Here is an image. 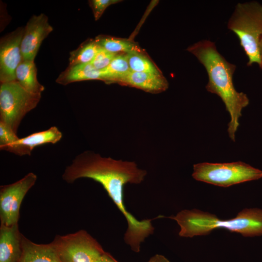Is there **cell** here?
<instances>
[{"mask_svg":"<svg viewBox=\"0 0 262 262\" xmlns=\"http://www.w3.org/2000/svg\"><path fill=\"white\" fill-rule=\"evenodd\" d=\"M147 174L134 162L103 157L87 150L77 155L66 166L62 178L67 183L81 178L91 179L99 183L127 220L125 243L134 252H139L141 244L153 233L154 228L151 220H138L127 211L124 203V187L128 183H141Z\"/></svg>","mask_w":262,"mask_h":262,"instance_id":"obj_1","label":"cell"},{"mask_svg":"<svg viewBox=\"0 0 262 262\" xmlns=\"http://www.w3.org/2000/svg\"><path fill=\"white\" fill-rule=\"evenodd\" d=\"M187 50L197 58L206 70L208 82L205 88L207 91L217 95L224 102L230 117L228 128L229 136L234 142L242 111L249 103L247 95L238 92L234 86L233 76L236 66L227 61L218 51L215 43L210 40L199 41Z\"/></svg>","mask_w":262,"mask_h":262,"instance_id":"obj_2","label":"cell"},{"mask_svg":"<svg viewBox=\"0 0 262 262\" xmlns=\"http://www.w3.org/2000/svg\"><path fill=\"white\" fill-rule=\"evenodd\" d=\"M180 226L183 237L208 235L215 229H223L244 237L262 235V209H244L232 219L222 220L215 215L197 209L183 210L169 217Z\"/></svg>","mask_w":262,"mask_h":262,"instance_id":"obj_3","label":"cell"},{"mask_svg":"<svg viewBox=\"0 0 262 262\" xmlns=\"http://www.w3.org/2000/svg\"><path fill=\"white\" fill-rule=\"evenodd\" d=\"M229 29L238 36L248 58L247 65H262L259 43L262 37V5L256 1L238 3L228 23Z\"/></svg>","mask_w":262,"mask_h":262,"instance_id":"obj_4","label":"cell"},{"mask_svg":"<svg viewBox=\"0 0 262 262\" xmlns=\"http://www.w3.org/2000/svg\"><path fill=\"white\" fill-rule=\"evenodd\" d=\"M193 178L220 187L230 186L262 178V171L239 161L226 163H202L193 165Z\"/></svg>","mask_w":262,"mask_h":262,"instance_id":"obj_5","label":"cell"},{"mask_svg":"<svg viewBox=\"0 0 262 262\" xmlns=\"http://www.w3.org/2000/svg\"><path fill=\"white\" fill-rule=\"evenodd\" d=\"M41 98V94L29 92L16 81L0 84V122L17 133L21 121Z\"/></svg>","mask_w":262,"mask_h":262,"instance_id":"obj_6","label":"cell"},{"mask_svg":"<svg viewBox=\"0 0 262 262\" xmlns=\"http://www.w3.org/2000/svg\"><path fill=\"white\" fill-rule=\"evenodd\" d=\"M51 243L61 262H96L105 252L98 241L82 229L57 235Z\"/></svg>","mask_w":262,"mask_h":262,"instance_id":"obj_7","label":"cell"},{"mask_svg":"<svg viewBox=\"0 0 262 262\" xmlns=\"http://www.w3.org/2000/svg\"><path fill=\"white\" fill-rule=\"evenodd\" d=\"M37 179L34 173L30 172L13 183L0 186V225L10 226L18 224L22 200Z\"/></svg>","mask_w":262,"mask_h":262,"instance_id":"obj_8","label":"cell"},{"mask_svg":"<svg viewBox=\"0 0 262 262\" xmlns=\"http://www.w3.org/2000/svg\"><path fill=\"white\" fill-rule=\"evenodd\" d=\"M22 27L2 37L0 41V84L16 81V69L22 60L21 42Z\"/></svg>","mask_w":262,"mask_h":262,"instance_id":"obj_9","label":"cell"},{"mask_svg":"<svg viewBox=\"0 0 262 262\" xmlns=\"http://www.w3.org/2000/svg\"><path fill=\"white\" fill-rule=\"evenodd\" d=\"M52 31L45 14L33 16L24 29L21 42L22 60L34 61L42 41Z\"/></svg>","mask_w":262,"mask_h":262,"instance_id":"obj_10","label":"cell"},{"mask_svg":"<svg viewBox=\"0 0 262 262\" xmlns=\"http://www.w3.org/2000/svg\"><path fill=\"white\" fill-rule=\"evenodd\" d=\"M62 133L56 126L19 138L13 143L0 149L19 156L30 155L36 147L46 144H56L62 138Z\"/></svg>","mask_w":262,"mask_h":262,"instance_id":"obj_11","label":"cell"},{"mask_svg":"<svg viewBox=\"0 0 262 262\" xmlns=\"http://www.w3.org/2000/svg\"><path fill=\"white\" fill-rule=\"evenodd\" d=\"M22 236L18 224L0 225V262H18L22 252Z\"/></svg>","mask_w":262,"mask_h":262,"instance_id":"obj_12","label":"cell"},{"mask_svg":"<svg viewBox=\"0 0 262 262\" xmlns=\"http://www.w3.org/2000/svg\"><path fill=\"white\" fill-rule=\"evenodd\" d=\"M117 83L152 93L162 92L168 87V83L162 74L132 71L121 78Z\"/></svg>","mask_w":262,"mask_h":262,"instance_id":"obj_13","label":"cell"},{"mask_svg":"<svg viewBox=\"0 0 262 262\" xmlns=\"http://www.w3.org/2000/svg\"><path fill=\"white\" fill-rule=\"evenodd\" d=\"M22 246L18 262H61L51 243L36 244L23 235Z\"/></svg>","mask_w":262,"mask_h":262,"instance_id":"obj_14","label":"cell"},{"mask_svg":"<svg viewBox=\"0 0 262 262\" xmlns=\"http://www.w3.org/2000/svg\"><path fill=\"white\" fill-rule=\"evenodd\" d=\"M103 81L101 70L96 69L91 63L69 66L57 78L58 83L66 85L70 83L87 80Z\"/></svg>","mask_w":262,"mask_h":262,"instance_id":"obj_15","label":"cell"},{"mask_svg":"<svg viewBox=\"0 0 262 262\" xmlns=\"http://www.w3.org/2000/svg\"><path fill=\"white\" fill-rule=\"evenodd\" d=\"M16 81L31 93L41 94L45 89L37 80L34 61L22 60L16 69Z\"/></svg>","mask_w":262,"mask_h":262,"instance_id":"obj_16","label":"cell"},{"mask_svg":"<svg viewBox=\"0 0 262 262\" xmlns=\"http://www.w3.org/2000/svg\"><path fill=\"white\" fill-rule=\"evenodd\" d=\"M95 40L101 48L110 52L117 54L144 53L137 44L130 40L104 35L98 36Z\"/></svg>","mask_w":262,"mask_h":262,"instance_id":"obj_17","label":"cell"},{"mask_svg":"<svg viewBox=\"0 0 262 262\" xmlns=\"http://www.w3.org/2000/svg\"><path fill=\"white\" fill-rule=\"evenodd\" d=\"M101 71L103 81L107 83L117 82L121 78L131 71L127 53L118 54L109 65Z\"/></svg>","mask_w":262,"mask_h":262,"instance_id":"obj_18","label":"cell"},{"mask_svg":"<svg viewBox=\"0 0 262 262\" xmlns=\"http://www.w3.org/2000/svg\"><path fill=\"white\" fill-rule=\"evenodd\" d=\"M100 49V47L95 40L83 42L70 53L69 66L90 63Z\"/></svg>","mask_w":262,"mask_h":262,"instance_id":"obj_19","label":"cell"},{"mask_svg":"<svg viewBox=\"0 0 262 262\" xmlns=\"http://www.w3.org/2000/svg\"><path fill=\"white\" fill-rule=\"evenodd\" d=\"M127 57L131 71L162 75L161 72L144 53H127Z\"/></svg>","mask_w":262,"mask_h":262,"instance_id":"obj_20","label":"cell"},{"mask_svg":"<svg viewBox=\"0 0 262 262\" xmlns=\"http://www.w3.org/2000/svg\"><path fill=\"white\" fill-rule=\"evenodd\" d=\"M118 54L108 51L100 47L90 63L96 69L102 70L106 68Z\"/></svg>","mask_w":262,"mask_h":262,"instance_id":"obj_21","label":"cell"},{"mask_svg":"<svg viewBox=\"0 0 262 262\" xmlns=\"http://www.w3.org/2000/svg\"><path fill=\"white\" fill-rule=\"evenodd\" d=\"M19 138L13 130L0 122V149L13 143Z\"/></svg>","mask_w":262,"mask_h":262,"instance_id":"obj_22","label":"cell"},{"mask_svg":"<svg viewBox=\"0 0 262 262\" xmlns=\"http://www.w3.org/2000/svg\"><path fill=\"white\" fill-rule=\"evenodd\" d=\"M90 6L93 10L95 19L98 20L105 9L110 5L119 2L118 0H90Z\"/></svg>","mask_w":262,"mask_h":262,"instance_id":"obj_23","label":"cell"},{"mask_svg":"<svg viewBox=\"0 0 262 262\" xmlns=\"http://www.w3.org/2000/svg\"><path fill=\"white\" fill-rule=\"evenodd\" d=\"M96 262H118L112 255L104 252L96 261Z\"/></svg>","mask_w":262,"mask_h":262,"instance_id":"obj_24","label":"cell"},{"mask_svg":"<svg viewBox=\"0 0 262 262\" xmlns=\"http://www.w3.org/2000/svg\"><path fill=\"white\" fill-rule=\"evenodd\" d=\"M147 262H170V261L162 255L156 254L151 257Z\"/></svg>","mask_w":262,"mask_h":262,"instance_id":"obj_25","label":"cell"},{"mask_svg":"<svg viewBox=\"0 0 262 262\" xmlns=\"http://www.w3.org/2000/svg\"><path fill=\"white\" fill-rule=\"evenodd\" d=\"M259 54H260V59L261 61L262 65V37L261 39V40L259 43Z\"/></svg>","mask_w":262,"mask_h":262,"instance_id":"obj_26","label":"cell"}]
</instances>
